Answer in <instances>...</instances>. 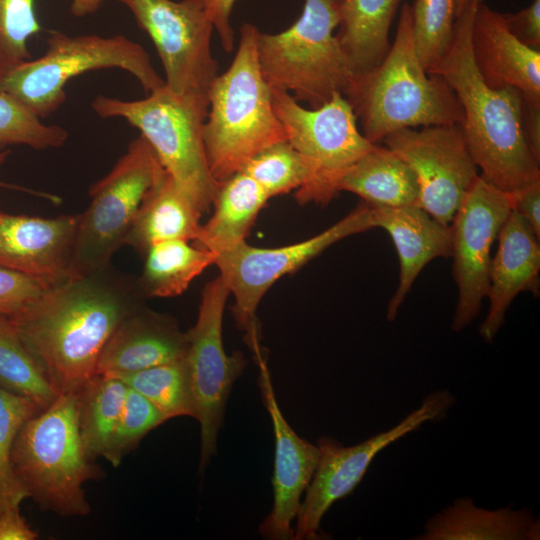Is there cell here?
<instances>
[{
	"label": "cell",
	"instance_id": "obj_5",
	"mask_svg": "<svg viewBox=\"0 0 540 540\" xmlns=\"http://www.w3.org/2000/svg\"><path fill=\"white\" fill-rule=\"evenodd\" d=\"M78 392L59 393L20 428L12 447L13 471L43 511L64 517L85 516L91 508L84 484L98 479L79 430Z\"/></svg>",
	"mask_w": 540,
	"mask_h": 540
},
{
	"label": "cell",
	"instance_id": "obj_35",
	"mask_svg": "<svg viewBox=\"0 0 540 540\" xmlns=\"http://www.w3.org/2000/svg\"><path fill=\"white\" fill-rule=\"evenodd\" d=\"M67 139L66 129L43 123L20 102L0 92V151L10 145H25L36 150L59 148Z\"/></svg>",
	"mask_w": 540,
	"mask_h": 540
},
{
	"label": "cell",
	"instance_id": "obj_32",
	"mask_svg": "<svg viewBox=\"0 0 540 540\" xmlns=\"http://www.w3.org/2000/svg\"><path fill=\"white\" fill-rule=\"evenodd\" d=\"M241 172L251 177L269 198L302 188L312 178L307 160L286 140L257 153Z\"/></svg>",
	"mask_w": 540,
	"mask_h": 540
},
{
	"label": "cell",
	"instance_id": "obj_36",
	"mask_svg": "<svg viewBox=\"0 0 540 540\" xmlns=\"http://www.w3.org/2000/svg\"><path fill=\"white\" fill-rule=\"evenodd\" d=\"M165 421L148 399L128 387L122 412L103 457L113 467H118L150 431Z\"/></svg>",
	"mask_w": 540,
	"mask_h": 540
},
{
	"label": "cell",
	"instance_id": "obj_33",
	"mask_svg": "<svg viewBox=\"0 0 540 540\" xmlns=\"http://www.w3.org/2000/svg\"><path fill=\"white\" fill-rule=\"evenodd\" d=\"M40 410L29 397L0 386V510L20 508L29 498L13 471L11 452L22 425Z\"/></svg>",
	"mask_w": 540,
	"mask_h": 540
},
{
	"label": "cell",
	"instance_id": "obj_23",
	"mask_svg": "<svg viewBox=\"0 0 540 540\" xmlns=\"http://www.w3.org/2000/svg\"><path fill=\"white\" fill-rule=\"evenodd\" d=\"M417 540H538L540 521L527 508L510 506L496 510L477 507L469 497H460L425 524Z\"/></svg>",
	"mask_w": 540,
	"mask_h": 540
},
{
	"label": "cell",
	"instance_id": "obj_1",
	"mask_svg": "<svg viewBox=\"0 0 540 540\" xmlns=\"http://www.w3.org/2000/svg\"><path fill=\"white\" fill-rule=\"evenodd\" d=\"M139 307L132 287L106 269L43 288L10 319L55 390L78 392L114 330Z\"/></svg>",
	"mask_w": 540,
	"mask_h": 540
},
{
	"label": "cell",
	"instance_id": "obj_6",
	"mask_svg": "<svg viewBox=\"0 0 540 540\" xmlns=\"http://www.w3.org/2000/svg\"><path fill=\"white\" fill-rule=\"evenodd\" d=\"M339 22V0H305L289 28L276 34L259 32L258 63L270 88L292 92L311 108L343 94L354 71L334 34Z\"/></svg>",
	"mask_w": 540,
	"mask_h": 540
},
{
	"label": "cell",
	"instance_id": "obj_10",
	"mask_svg": "<svg viewBox=\"0 0 540 540\" xmlns=\"http://www.w3.org/2000/svg\"><path fill=\"white\" fill-rule=\"evenodd\" d=\"M272 90L274 112L286 141L299 152L312 169L310 182L297 189L299 204L325 205L339 192L343 174L375 144L357 127V118L342 93L318 108H304L288 92Z\"/></svg>",
	"mask_w": 540,
	"mask_h": 540
},
{
	"label": "cell",
	"instance_id": "obj_13",
	"mask_svg": "<svg viewBox=\"0 0 540 540\" xmlns=\"http://www.w3.org/2000/svg\"><path fill=\"white\" fill-rule=\"evenodd\" d=\"M454 403L455 398L448 390L430 393L422 400L419 408L413 410L396 426L353 446H344L329 436L321 437L317 442V468L301 501L295 519L293 539H320L323 516L336 501L353 492L374 457L425 422L446 416Z\"/></svg>",
	"mask_w": 540,
	"mask_h": 540
},
{
	"label": "cell",
	"instance_id": "obj_43",
	"mask_svg": "<svg viewBox=\"0 0 540 540\" xmlns=\"http://www.w3.org/2000/svg\"><path fill=\"white\" fill-rule=\"evenodd\" d=\"M470 0H454L456 16L461 13Z\"/></svg>",
	"mask_w": 540,
	"mask_h": 540
},
{
	"label": "cell",
	"instance_id": "obj_41",
	"mask_svg": "<svg viewBox=\"0 0 540 540\" xmlns=\"http://www.w3.org/2000/svg\"><path fill=\"white\" fill-rule=\"evenodd\" d=\"M38 533L21 515L20 508L0 510V540H34Z\"/></svg>",
	"mask_w": 540,
	"mask_h": 540
},
{
	"label": "cell",
	"instance_id": "obj_28",
	"mask_svg": "<svg viewBox=\"0 0 540 540\" xmlns=\"http://www.w3.org/2000/svg\"><path fill=\"white\" fill-rule=\"evenodd\" d=\"M190 241L172 239L150 246L144 253L140 289L148 297L181 295L207 267L215 255Z\"/></svg>",
	"mask_w": 540,
	"mask_h": 540
},
{
	"label": "cell",
	"instance_id": "obj_12",
	"mask_svg": "<svg viewBox=\"0 0 540 540\" xmlns=\"http://www.w3.org/2000/svg\"><path fill=\"white\" fill-rule=\"evenodd\" d=\"M114 1L131 11L153 41L166 87L180 96L208 100L218 63L211 52L214 26L201 0Z\"/></svg>",
	"mask_w": 540,
	"mask_h": 540
},
{
	"label": "cell",
	"instance_id": "obj_24",
	"mask_svg": "<svg viewBox=\"0 0 540 540\" xmlns=\"http://www.w3.org/2000/svg\"><path fill=\"white\" fill-rule=\"evenodd\" d=\"M201 215L192 199L166 173L143 200L124 245L144 254L161 241H194L201 227Z\"/></svg>",
	"mask_w": 540,
	"mask_h": 540
},
{
	"label": "cell",
	"instance_id": "obj_8",
	"mask_svg": "<svg viewBox=\"0 0 540 540\" xmlns=\"http://www.w3.org/2000/svg\"><path fill=\"white\" fill-rule=\"evenodd\" d=\"M47 50L0 76V92L20 102L39 118H46L66 100L65 86L82 73L117 68L133 75L147 92L165 85L149 54L123 35H68L53 31Z\"/></svg>",
	"mask_w": 540,
	"mask_h": 540
},
{
	"label": "cell",
	"instance_id": "obj_40",
	"mask_svg": "<svg viewBox=\"0 0 540 540\" xmlns=\"http://www.w3.org/2000/svg\"><path fill=\"white\" fill-rule=\"evenodd\" d=\"M236 0H201L206 9L214 30L217 32L222 48L230 53L234 49V31L231 25V14Z\"/></svg>",
	"mask_w": 540,
	"mask_h": 540
},
{
	"label": "cell",
	"instance_id": "obj_14",
	"mask_svg": "<svg viewBox=\"0 0 540 540\" xmlns=\"http://www.w3.org/2000/svg\"><path fill=\"white\" fill-rule=\"evenodd\" d=\"M229 294L220 276L206 284L196 323L186 332L189 346L185 359L195 397V419L200 424V471L216 453L227 399L247 365L242 352L228 355L223 346V313Z\"/></svg>",
	"mask_w": 540,
	"mask_h": 540
},
{
	"label": "cell",
	"instance_id": "obj_21",
	"mask_svg": "<svg viewBox=\"0 0 540 540\" xmlns=\"http://www.w3.org/2000/svg\"><path fill=\"white\" fill-rule=\"evenodd\" d=\"M187 333L167 315L137 308L114 330L99 356L95 374L119 376L184 359Z\"/></svg>",
	"mask_w": 540,
	"mask_h": 540
},
{
	"label": "cell",
	"instance_id": "obj_37",
	"mask_svg": "<svg viewBox=\"0 0 540 540\" xmlns=\"http://www.w3.org/2000/svg\"><path fill=\"white\" fill-rule=\"evenodd\" d=\"M42 290L43 287L36 280L0 267V314H16Z\"/></svg>",
	"mask_w": 540,
	"mask_h": 540
},
{
	"label": "cell",
	"instance_id": "obj_27",
	"mask_svg": "<svg viewBox=\"0 0 540 540\" xmlns=\"http://www.w3.org/2000/svg\"><path fill=\"white\" fill-rule=\"evenodd\" d=\"M402 0H339L336 36L355 74L377 67L389 48V31Z\"/></svg>",
	"mask_w": 540,
	"mask_h": 540
},
{
	"label": "cell",
	"instance_id": "obj_20",
	"mask_svg": "<svg viewBox=\"0 0 540 540\" xmlns=\"http://www.w3.org/2000/svg\"><path fill=\"white\" fill-rule=\"evenodd\" d=\"M492 258L487 298L488 313L479 327L480 336L491 343L504 323L506 312L521 292L539 294L540 244L528 223L512 210L498 235Z\"/></svg>",
	"mask_w": 540,
	"mask_h": 540
},
{
	"label": "cell",
	"instance_id": "obj_15",
	"mask_svg": "<svg viewBox=\"0 0 540 540\" xmlns=\"http://www.w3.org/2000/svg\"><path fill=\"white\" fill-rule=\"evenodd\" d=\"M512 212V200L480 175L452 220L453 276L458 302L451 328L459 332L478 315L489 288L491 248Z\"/></svg>",
	"mask_w": 540,
	"mask_h": 540
},
{
	"label": "cell",
	"instance_id": "obj_18",
	"mask_svg": "<svg viewBox=\"0 0 540 540\" xmlns=\"http://www.w3.org/2000/svg\"><path fill=\"white\" fill-rule=\"evenodd\" d=\"M79 220L80 214L42 218L0 212V267L43 288L70 277Z\"/></svg>",
	"mask_w": 540,
	"mask_h": 540
},
{
	"label": "cell",
	"instance_id": "obj_17",
	"mask_svg": "<svg viewBox=\"0 0 540 540\" xmlns=\"http://www.w3.org/2000/svg\"><path fill=\"white\" fill-rule=\"evenodd\" d=\"M259 366L258 386L270 415L275 437L274 502L269 515L259 526L260 534L270 540L293 539L292 522L298 514L301 496L310 484L319 460V449L301 438L284 418L273 389L263 353L255 355Z\"/></svg>",
	"mask_w": 540,
	"mask_h": 540
},
{
	"label": "cell",
	"instance_id": "obj_2",
	"mask_svg": "<svg viewBox=\"0 0 540 540\" xmlns=\"http://www.w3.org/2000/svg\"><path fill=\"white\" fill-rule=\"evenodd\" d=\"M483 1L470 0L456 16L450 46L429 73L443 77L459 100L463 111L459 125L480 176L512 193L540 179V163L524 136L521 93L488 86L474 61L472 26Z\"/></svg>",
	"mask_w": 540,
	"mask_h": 540
},
{
	"label": "cell",
	"instance_id": "obj_16",
	"mask_svg": "<svg viewBox=\"0 0 540 540\" xmlns=\"http://www.w3.org/2000/svg\"><path fill=\"white\" fill-rule=\"evenodd\" d=\"M382 141L415 173L419 206L438 222L450 225L479 176L460 125L405 128Z\"/></svg>",
	"mask_w": 540,
	"mask_h": 540
},
{
	"label": "cell",
	"instance_id": "obj_19",
	"mask_svg": "<svg viewBox=\"0 0 540 540\" xmlns=\"http://www.w3.org/2000/svg\"><path fill=\"white\" fill-rule=\"evenodd\" d=\"M474 61L486 84L517 89L527 106L540 107V51L520 42L502 13L484 1L478 6L471 34Z\"/></svg>",
	"mask_w": 540,
	"mask_h": 540
},
{
	"label": "cell",
	"instance_id": "obj_26",
	"mask_svg": "<svg viewBox=\"0 0 540 540\" xmlns=\"http://www.w3.org/2000/svg\"><path fill=\"white\" fill-rule=\"evenodd\" d=\"M270 199L247 174L237 172L220 184L214 213L200 227L193 244L216 255L246 241L254 221Z\"/></svg>",
	"mask_w": 540,
	"mask_h": 540
},
{
	"label": "cell",
	"instance_id": "obj_11",
	"mask_svg": "<svg viewBox=\"0 0 540 540\" xmlns=\"http://www.w3.org/2000/svg\"><path fill=\"white\" fill-rule=\"evenodd\" d=\"M372 228L371 206L362 201L343 219L307 240L277 248L254 247L243 241L218 253L214 264L234 296V317L239 328L247 332L250 348L260 346L258 304L278 279L298 270L334 243Z\"/></svg>",
	"mask_w": 540,
	"mask_h": 540
},
{
	"label": "cell",
	"instance_id": "obj_30",
	"mask_svg": "<svg viewBox=\"0 0 540 540\" xmlns=\"http://www.w3.org/2000/svg\"><path fill=\"white\" fill-rule=\"evenodd\" d=\"M148 399L166 420L196 418V403L186 359L116 376Z\"/></svg>",
	"mask_w": 540,
	"mask_h": 540
},
{
	"label": "cell",
	"instance_id": "obj_25",
	"mask_svg": "<svg viewBox=\"0 0 540 540\" xmlns=\"http://www.w3.org/2000/svg\"><path fill=\"white\" fill-rule=\"evenodd\" d=\"M337 190L354 193L371 206H419L413 170L392 150L377 144L343 174Z\"/></svg>",
	"mask_w": 540,
	"mask_h": 540
},
{
	"label": "cell",
	"instance_id": "obj_9",
	"mask_svg": "<svg viewBox=\"0 0 540 540\" xmlns=\"http://www.w3.org/2000/svg\"><path fill=\"white\" fill-rule=\"evenodd\" d=\"M158 156L140 134L113 168L90 188V203L80 214L71 276L108 269L143 200L166 175Z\"/></svg>",
	"mask_w": 540,
	"mask_h": 540
},
{
	"label": "cell",
	"instance_id": "obj_39",
	"mask_svg": "<svg viewBox=\"0 0 540 540\" xmlns=\"http://www.w3.org/2000/svg\"><path fill=\"white\" fill-rule=\"evenodd\" d=\"M509 194L512 210L528 223L540 239V179Z\"/></svg>",
	"mask_w": 540,
	"mask_h": 540
},
{
	"label": "cell",
	"instance_id": "obj_22",
	"mask_svg": "<svg viewBox=\"0 0 540 540\" xmlns=\"http://www.w3.org/2000/svg\"><path fill=\"white\" fill-rule=\"evenodd\" d=\"M371 210L374 227L389 233L399 258V283L387 307V319L393 321L423 268L435 258L452 256V229L418 205Z\"/></svg>",
	"mask_w": 540,
	"mask_h": 540
},
{
	"label": "cell",
	"instance_id": "obj_42",
	"mask_svg": "<svg viewBox=\"0 0 540 540\" xmlns=\"http://www.w3.org/2000/svg\"><path fill=\"white\" fill-rule=\"evenodd\" d=\"M105 0H71L70 11L76 17H84L97 12Z\"/></svg>",
	"mask_w": 540,
	"mask_h": 540
},
{
	"label": "cell",
	"instance_id": "obj_34",
	"mask_svg": "<svg viewBox=\"0 0 540 540\" xmlns=\"http://www.w3.org/2000/svg\"><path fill=\"white\" fill-rule=\"evenodd\" d=\"M414 46L430 72L447 52L456 19L454 0H415L411 6Z\"/></svg>",
	"mask_w": 540,
	"mask_h": 540
},
{
	"label": "cell",
	"instance_id": "obj_4",
	"mask_svg": "<svg viewBox=\"0 0 540 540\" xmlns=\"http://www.w3.org/2000/svg\"><path fill=\"white\" fill-rule=\"evenodd\" d=\"M259 30L244 23L228 69L213 81L203 125L210 172L218 183L240 172L266 147L286 140L272 104V90L260 71Z\"/></svg>",
	"mask_w": 540,
	"mask_h": 540
},
{
	"label": "cell",
	"instance_id": "obj_3",
	"mask_svg": "<svg viewBox=\"0 0 540 540\" xmlns=\"http://www.w3.org/2000/svg\"><path fill=\"white\" fill-rule=\"evenodd\" d=\"M343 95L373 144L405 128L460 124L463 111L443 77L427 72L414 46L411 6L400 8L395 38L374 69L355 74Z\"/></svg>",
	"mask_w": 540,
	"mask_h": 540
},
{
	"label": "cell",
	"instance_id": "obj_7",
	"mask_svg": "<svg viewBox=\"0 0 540 540\" xmlns=\"http://www.w3.org/2000/svg\"><path fill=\"white\" fill-rule=\"evenodd\" d=\"M208 105V100L177 95L166 85L144 99L98 95L91 102L101 118H122L140 131L167 174L201 213L209 211L220 187L210 172L203 142Z\"/></svg>",
	"mask_w": 540,
	"mask_h": 540
},
{
	"label": "cell",
	"instance_id": "obj_44",
	"mask_svg": "<svg viewBox=\"0 0 540 540\" xmlns=\"http://www.w3.org/2000/svg\"><path fill=\"white\" fill-rule=\"evenodd\" d=\"M8 154H9L8 150L0 151V168L2 164L4 163V161L6 160Z\"/></svg>",
	"mask_w": 540,
	"mask_h": 540
},
{
	"label": "cell",
	"instance_id": "obj_31",
	"mask_svg": "<svg viewBox=\"0 0 540 540\" xmlns=\"http://www.w3.org/2000/svg\"><path fill=\"white\" fill-rule=\"evenodd\" d=\"M0 386L46 408L59 394L18 335L10 316L0 314Z\"/></svg>",
	"mask_w": 540,
	"mask_h": 540
},
{
	"label": "cell",
	"instance_id": "obj_38",
	"mask_svg": "<svg viewBox=\"0 0 540 540\" xmlns=\"http://www.w3.org/2000/svg\"><path fill=\"white\" fill-rule=\"evenodd\" d=\"M508 30L526 46L540 51V0L516 13H502Z\"/></svg>",
	"mask_w": 540,
	"mask_h": 540
},
{
	"label": "cell",
	"instance_id": "obj_29",
	"mask_svg": "<svg viewBox=\"0 0 540 540\" xmlns=\"http://www.w3.org/2000/svg\"><path fill=\"white\" fill-rule=\"evenodd\" d=\"M128 387L117 377L95 374L78 391L79 430L91 459L103 454L122 412Z\"/></svg>",
	"mask_w": 540,
	"mask_h": 540
}]
</instances>
